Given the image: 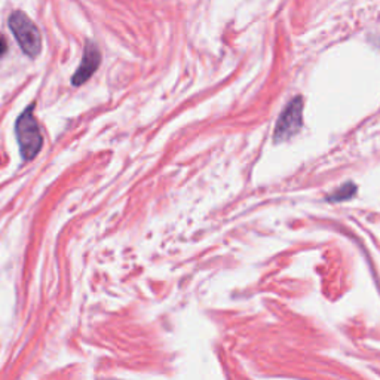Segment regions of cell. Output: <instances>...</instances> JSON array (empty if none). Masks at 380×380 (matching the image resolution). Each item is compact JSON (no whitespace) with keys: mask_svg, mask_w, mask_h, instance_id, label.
I'll return each instance as SVG.
<instances>
[{"mask_svg":"<svg viewBox=\"0 0 380 380\" xmlns=\"http://www.w3.org/2000/svg\"><path fill=\"white\" fill-rule=\"evenodd\" d=\"M9 28L12 30L16 42L20 43L21 49L24 51V54L31 58L39 56L42 49L39 28L23 11H15L9 16Z\"/></svg>","mask_w":380,"mask_h":380,"instance_id":"obj_2","label":"cell"},{"mask_svg":"<svg viewBox=\"0 0 380 380\" xmlns=\"http://www.w3.org/2000/svg\"><path fill=\"white\" fill-rule=\"evenodd\" d=\"M100 63H101V54H100L97 45L94 42H88L85 46L82 63H80L79 68H78L73 79H72V83L75 86L83 85L86 80H88L97 72Z\"/></svg>","mask_w":380,"mask_h":380,"instance_id":"obj_4","label":"cell"},{"mask_svg":"<svg viewBox=\"0 0 380 380\" xmlns=\"http://www.w3.org/2000/svg\"><path fill=\"white\" fill-rule=\"evenodd\" d=\"M355 190L357 189H355L354 184H347V186L340 187L337 190V192L333 196L328 198V199H330V201H343V199H348V198H351L355 194Z\"/></svg>","mask_w":380,"mask_h":380,"instance_id":"obj_5","label":"cell"},{"mask_svg":"<svg viewBox=\"0 0 380 380\" xmlns=\"http://www.w3.org/2000/svg\"><path fill=\"white\" fill-rule=\"evenodd\" d=\"M6 49H8V43H6V41H5V38L2 36V34H0V57H2L6 53Z\"/></svg>","mask_w":380,"mask_h":380,"instance_id":"obj_6","label":"cell"},{"mask_svg":"<svg viewBox=\"0 0 380 380\" xmlns=\"http://www.w3.org/2000/svg\"><path fill=\"white\" fill-rule=\"evenodd\" d=\"M34 105L28 106L16 120V138L20 143V152L26 161L33 159L41 152L43 138L36 117L33 115Z\"/></svg>","mask_w":380,"mask_h":380,"instance_id":"obj_1","label":"cell"},{"mask_svg":"<svg viewBox=\"0 0 380 380\" xmlns=\"http://www.w3.org/2000/svg\"><path fill=\"white\" fill-rule=\"evenodd\" d=\"M302 112H303L302 98L300 97L295 98L280 116L278 124H276L275 128V142L287 140V138L295 135L299 131L302 125Z\"/></svg>","mask_w":380,"mask_h":380,"instance_id":"obj_3","label":"cell"}]
</instances>
